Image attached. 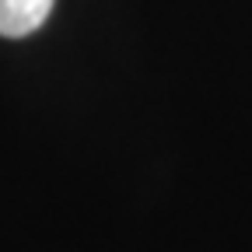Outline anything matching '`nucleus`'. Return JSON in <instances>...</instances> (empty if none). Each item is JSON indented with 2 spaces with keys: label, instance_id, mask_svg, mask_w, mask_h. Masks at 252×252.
<instances>
[{
  "label": "nucleus",
  "instance_id": "1",
  "mask_svg": "<svg viewBox=\"0 0 252 252\" xmlns=\"http://www.w3.org/2000/svg\"><path fill=\"white\" fill-rule=\"evenodd\" d=\"M53 4L56 0H0V35L25 39L32 32H39L53 14Z\"/></svg>",
  "mask_w": 252,
  "mask_h": 252
}]
</instances>
